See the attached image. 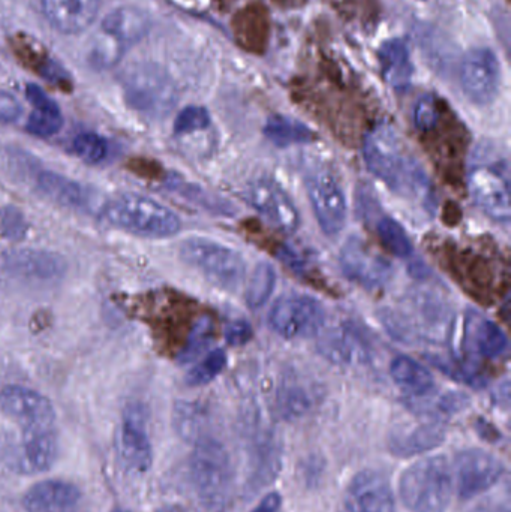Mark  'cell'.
I'll use <instances>...</instances> for the list:
<instances>
[{
  "instance_id": "34",
  "label": "cell",
  "mask_w": 511,
  "mask_h": 512,
  "mask_svg": "<svg viewBox=\"0 0 511 512\" xmlns=\"http://www.w3.org/2000/svg\"><path fill=\"white\" fill-rule=\"evenodd\" d=\"M213 336H215V322L210 316H201L195 322L185 346L180 351L179 358H177L179 363L183 366L194 363L209 348L210 343L213 342Z\"/></svg>"
},
{
  "instance_id": "42",
  "label": "cell",
  "mask_w": 511,
  "mask_h": 512,
  "mask_svg": "<svg viewBox=\"0 0 511 512\" xmlns=\"http://www.w3.org/2000/svg\"><path fill=\"white\" fill-rule=\"evenodd\" d=\"M23 116L20 101L11 93L0 90V125H11Z\"/></svg>"
},
{
  "instance_id": "35",
  "label": "cell",
  "mask_w": 511,
  "mask_h": 512,
  "mask_svg": "<svg viewBox=\"0 0 511 512\" xmlns=\"http://www.w3.org/2000/svg\"><path fill=\"white\" fill-rule=\"evenodd\" d=\"M276 286V271L269 262H260L252 271L246 289V303L251 309H260L269 301Z\"/></svg>"
},
{
  "instance_id": "46",
  "label": "cell",
  "mask_w": 511,
  "mask_h": 512,
  "mask_svg": "<svg viewBox=\"0 0 511 512\" xmlns=\"http://www.w3.org/2000/svg\"><path fill=\"white\" fill-rule=\"evenodd\" d=\"M159 512H183V510H180V508H177V507H170V508H165V510H162Z\"/></svg>"
},
{
  "instance_id": "43",
  "label": "cell",
  "mask_w": 511,
  "mask_h": 512,
  "mask_svg": "<svg viewBox=\"0 0 511 512\" xmlns=\"http://www.w3.org/2000/svg\"><path fill=\"white\" fill-rule=\"evenodd\" d=\"M252 334H254V331H252L251 324L243 321V319L230 322L225 328V339H227L228 345L231 346L246 345L252 339Z\"/></svg>"
},
{
  "instance_id": "7",
  "label": "cell",
  "mask_w": 511,
  "mask_h": 512,
  "mask_svg": "<svg viewBox=\"0 0 511 512\" xmlns=\"http://www.w3.org/2000/svg\"><path fill=\"white\" fill-rule=\"evenodd\" d=\"M123 92L132 110L152 119L167 116L177 104L173 80L153 63L131 66L123 77Z\"/></svg>"
},
{
  "instance_id": "41",
  "label": "cell",
  "mask_w": 511,
  "mask_h": 512,
  "mask_svg": "<svg viewBox=\"0 0 511 512\" xmlns=\"http://www.w3.org/2000/svg\"><path fill=\"white\" fill-rule=\"evenodd\" d=\"M26 231V221H24L23 215L15 207L14 209L8 207V209L0 212V233L6 239L17 242V240L24 239V236L27 234Z\"/></svg>"
},
{
  "instance_id": "27",
  "label": "cell",
  "mask_w": 511,
  "mask_h": 512,
  "mask_svg": "<svg viewBox=\"0 0 511 512\" xmlns=\"http://www.w3.org/2000/svg\"><path fill=\"white\" fill-rule=\"evenodd\" d=\"M381 74L389 86L396 90H407L413 80L414 66L410 51L402 39L393 38L384 42L378 51Z\"/></svg>"
},
{
  "instance_id": "39",
  "label": "cell",
  "mask_w": 511,
  "mask_h": 512,
  "mask_svg": "<svg viewBox=\"0 0 511 512\" xmlns=\"http://www.w3.org/2000/svg\"><path fill=\"white\" fill-rule=\"evenodd\" d=\"M441 113H443L441 99L432 93L420 96L413 110L414 128L422 134L434 131L440 123Z\"/></svg>"
},
{
  "instance_id": "32",
  "label": "cell",
  "mask_w": 511,
  "mask_h": 512,
  "mask_svg": "<svg viewBox=\"0 0 511 512\" xmlns=\"http://www.w3.org/2000/svg\"><path fill=\"white\" fill-rule=\"evenodd\" d=\"M429 360L444 375L461 382V384L477 388V390L485 387L486 382H488L482 367L479 366V363L474 358H446L437 355V357H429Z\"/></svg>"
},
{
  "instance_id": "14",
  "label": "cell",
  "mask_w": 511,
  "mask_h": 512,
  "mask_svg": "<svg viewBox=\"0 0 511 512\" xmlns=\"http://www.w3.org/2000/svg\"><path fill=\"white\" fill-rule=\"evenodd\" d=\"M459 81L465 96L476 105L495 101L501 86V65L489 48H473L465 54L459 69Z\"/></svg>"
},
{
  "instance_id": "23",
  "label": "cell",
  "mask_w": 511,
  "mask_h": 512,
  "mask_svg": "<svg viewBox=\"0 0 511 512\" xmlns=\"http://www.w3.org/2000/svg\"><path fill=\"white\" fill-rule=\"evenodd\" d=\"M102 0H42L48 23L65 35L84 32L98 17Z\"/></svg>"
},
{
  "instance_id": "11",
  "label": "cell",
  "mask_w": 511,
  "mask_h": 512,
  "mask_svg": "<svg viewBox=\"0 0 511 512\" xmlns=\"http://www.w3.org/2000/svg\"><path fill=\"white\" fill-rule=\"evenodd\" d=\"M309 201L318 225L326 236H338L347 222V198L335 174L315 168L306 177Z\"/></svg>"
},
{
  "instance_id": "40",
  "label": "cell",
  "mask_w": 511,
  "mask_h": 512,
  "mask_svg": "<svg viewBox=\"0 0 511 512\" xmlns=\"http://www.w3.org/2000/svg\"><path fill=\"white\" fill-rule=\"evenodd\" d=\"M210 122H212V119H210L209 111L206 108L189 105V107L183 108L179 116L176 117L174 134L189 135L204 131V129L209 128Z\"/></svg>"
},
{
  "instance_id": "28",
  "label": "cell",
  "mask_w": 511,
  "mask_h": 512,
  "mask_svg": "<svg viewBox=\"0 0 511 512\" xmlns=\"http://www.w3.org/2000/svg\"><path fill=\"white\" fill-rule=\"evenodd\" d=\"M446 430L440 423L419 424L392 436L390 450L396 456L411 457L428 453L443 444Z\"/></svg>"
},
{
  "instance_id": "45",
  "label": "cell",
  "mask_w": 511,
  "mask_h": 512,
  "mask_svg": "<svg viewBox=\"0 0 511 512\" xmlns=\"http://www.w3.org/2000/svg\"><path fill=\"white\" fill-rule=\"evenodd\" d=\"M8 450L9 448L8 445H6L5 435H3L2 430H0V459L8 453Z\"/></svg>"
},
{
  "instance_id": "2",
  "label": "cell",
  "mask_w": 511,
  "mask_h": 512,
  "mask_svg": "<svg viewBox=\"0 0 511 512\" xmlns=\"http://www.w3.org/2000/svg\"><path fill=\"white\" fill-rule=\"evenodd\" d=\"M383 321L390 334L402 342L444 343L453 331L452 309L431 291L414 292L404 309L387 312Z\"/></svg>"
},
{
  "instance_id": "15",
  "label": "cell",
  "mask_w": 511,
  "mask_h": 512,
  "mask_svg": "<svg viewBox=\"0 0 511 512\" xmlns=\"http://www.w3.org/2000/svg\"><path fill=\"white\" fill-rule=\"evenodd\" d=\"M455 469L459 498L464 501L488 492L504 474L503 462L480 448L461 451L456 456Z\"/></svg>"
},
{
  "instance_id": "24",
  "label": "cell",
  "mask_w": 511,
  "mask_h": 512,
  "mask_svg": "<svg viewBox=\"0 0 511 512\" xmlns=\"http://www.w3.org/2000/svg\"><path fill=\"white\" fill-rule=\"evenodd\" d=\"M467 346L480 357L498 360L509 349V339L495 322L471 313L467 321Z\"/></svg>"
},
{
  "instance_id": "10",
  "label": "cell",
  "mask_w": 511,
  "mask_h": 512,
  "mask_svg": "<svg viewBox=\"0 0 511 512\" xmlns=\"http://www.w3.org/2000/svg\"><path fill=\"white\" fill-rule=\"evenodd\" d=\"M326 322L320 301L311 295L290 294L279 298L270 310L269 325L284 339H299L317 334Z\"/></svg>"
},
{
  "instance_id": "38",
  "label": "cell",
  "mask_w": 511,
  "mask_h": 512,
  "mask_svg": "<svg viewBox=\"0 0 511 512\" xmlns=\"http://www.w3.org/2000/svg\"><path fill=\"white\" fill-rule=\"evenodd\" d=\"M225 364H227V355L222 349L209 352L197 366L189 370L186 375V384L191 387L209 384L224 370Z\"/></svg>"
},
{
  "instance_id": "33",
  "label": "cell",
  "mask_w": 511,
  "mask_h": 512,
  "mask_svg": "<svg viewBox=\"0 0 511 512\" xmlns=\"http://www.w3.org/2000/svg\"><path fill=\"white\" fill-rule=\"evenodd\" d=\"M278 403L282 414L287 417H300L312 406L311 390L299 376H285L279 387Z\"/></svg>"
},
{
  "instance_id": "1",
  "label": "cell",
  "mask_w": 511,
  "mask_h": 512,
  "mask_svg": "<svg viewBox=\"0 0 511 512\" xmlns=\"http://www.w3.org/2000/svg\"><path fill=\"white\" fill-rule=\"evenodd\" d=\"M366 167L390 191L405 198H419L428 203L429 180L417 159L405 149L389 123H380L363 140Z\"/></svg>"
},
{
  "instance_id": "22",
  "label": "cell",
  "mask_w": 511,
  "mask_h": 512,
  "mask_svg": "<svg viewBox=\"0 0 511 512\" xmlns=\"http://www.w3.org/2000/svg\"><path fill=\"white\" fill-rule=\"evenodd\" d=\"M21 504L27 512H77L81 492L68 481H39L24 493Z\"/></svg>"
},
{
  "instance_id": "44",
  "label": "cell",
  "mask_w": 511,
  "mask_h": 512,
  "mask_svg": "<svg viewBox=\"0 0 511 512\" xmlns=\"http://www.w3.org/2000/svg\"><path fill=\"white\" fill-rule=\"evenodd\" d=\"M281 504V496H279L278 493H270V495H267L252 512H278L279 508H281Z\"/></svg>"
},
{
  "instance_id": "18",
  "label": "cell",
  "mask_w": 511,
  "mask_h": 512,
  "mask_svg": "<svg viewBox=\"0 0 511 512\" xmlns=\"http://www.w3.org/2000/svg\"><path fill=\"white\" fill-rule=\"evenodd\" d=\"M9 277L26 285L50 286L62 280L66 271L65 259L39 249H20L9 252L3 261Z\"/></svg>"
},
{
  "instance_id": "8",
  "label": "cell",
  "mask_w": 511,
  "mask_h": 512,
  "mask_svg": "<svg viewBox=\"0 0 511 512\" xmlns=\"http://www.w3.org/2000/svg\"><path fill=\"white\" fill-rule=\"evenodd\" d=\"M180 256L209 282L225 291H236L245 279L246 264L242 255L221 243L198 237L188 239L182 243Z\"/></svg>"
},
{
  "instance_id": "16",
  "label": "cell",
  "mask_w": 511,
  "mask_h": 512,
  "mask_svg": "<svg viewBox=\"0 0 511 512\" xmlns=\"http://www.w3.org/2000/svg\"><path fill=\"white\" fill-rule=\"evenodd\" d=\"M339 261L345 276L369 291L384 288L393 276L390 262L372 251L359 237L347 240Z\"/></svg>"
},
{
  "instance_id": "36",
  "label": "cell",
  "mask_w": 511,
  "mask_h": 512,
  "mask_svg": "<svg viewBox=\"0 0 511 512\" xmlns=\"http://www.w3.org/2000/svg\"><path fill=\"white\" fill-rule=\"evenodd\" d=\"M377 233L384 248L396 256V258H411L413 255V243L405 233L404 227L389 216L378 219Z\"/></svg>"
},
{
  "instance_id": "30",
  "label": "cell",
  "mask_w": 511,
  "mask_h": 512,
  "mask_svg": "<svg viewBox=\"0 0 511 512\" xmlns=\"http://www.w3.org/2000/svg\"><path fill=\"white\" fill-rule=\"evenodd\" d=\"M390 375L395 384L411 396H428L434 391V376L425 366L407 355H399L392 361Z\"/></svg>"
},
{
  "instance_id": "19",
  "label": "cell",
  "mask_w": 511,
  "mask_h": 512,
  "mask_svg": "<svg viewBox=\"0 0 511 512\" xmlns=\"http://www.w3.org/2000/svg\"><path fill=\"white\" fill-rule=\"evenodd\" d=\"M0 409L23 429L54 427L53 403L38 391L20 385H8L0 391Z\"/></svg>"
},
{
  "instance_id": "4",
  "label": "cell",
  "mask_w": 511,
  "mask_h": 512,
  "mask_svg": "<svg viewBox=\"0 0 511 512\" xmlns=\"http://www.w3.org/2000/svg\"><path fill=\"white\" fill-rule=\"evenodd\" d=\"M102 218L117 230L146 239H167L176 236L182 228V222L173 210L138 194L113 198L102 209Z\"/></svg>"
},
{
  "instance_id": "37",
  "label": "cell",
  "mask_w": 511,
  "mask_h": 512,
  "mask_svg": "<svg viewBox=\"0 0 511 512\" xmlns=\"http://www.w3.org/2000/svg\"><path fill=\"white\" fill-rule=\"evenodd\" d=\"M72 150L75 156L86 164H99L107 159L110 146L101 135L95 132H83L72 141Z\"/></svg>"
},
{
  "instance_id": "5",
  "label": "cell",
  "mask_w": 511,
  "mask_h": 512,
  "mask_svg": "<svg viewBox=\"0 0 511 512\" xmlns=\"http://www.w3.org/2000/svg\"><path fill=\"white\" fill-rule=\"evenodd\" d=\"M452 469L444 456L411 465L399 481L405 507L413 512H446L452 499Z\"/></svg>"
},
{
  "instance_id": "17",
  "label": "cell",
  "mask_w": 511,
  "mask_h": 512,
  "mask_svg": "<svg viewBox=\"0 0 511 512\" xmlns=\"http://www.w3.org/2000/svg\"><path fill=\"white\" fill-rule=\"evenodd\" d=\"M248 201L275 230L281 233H296L302 224L296 204L275 180L260 179L252 183L248 189Z\"/></svg>"
},
{
  "instance_id": "48",
  "label": "cell",
  "mask_w": 511,
  "mask_h": 512,
  "mask_svg": "<svg viewBox=\"0 0 511 512\" xmlns=\"http://www.w3.org/2000/svg\"><path fill=\"white\" fill-rule=\"evenodd\" d=\"M114 512H129V511L117 510V511H114Z\"/></svg>"
},
{
  "instance_id": "25",
  "label": "cell",
  "mask_w": 511,
  "mask_h": 512,
  "mask_svg": "<svg viewBox=\"0 0 511 512\" xmlns=\"http://www.w3.org/2000/svg\"><path fill=\"white\" fill-rule=\"evenodd\" d=\"M36 186L44 197L56 203L57 206L72 210L89 209L90 200H92L89 192L80 183L68 177L60 176L53 171H42L36 177Z\"/></svg>"
},
{
  "instance_id": "6",
  "label": "cell",
  "mask_w": 511,
  "mask_h": 512,
  "mask_svg": "<svg viewBox=\"0 0 511 512\" xmlns=\"http://www.w3.org/2000/svg\"><path fill=\"white\" fill-rule=\"evenodd\" d=\"M150 20L146 12L132 6L114 9L102 20L101 33L90 45V65L96 69L111 68L116 65L126 50L134 47L147 35Z\"/></svg>"
},
{
  "instance_id": "12",
  "label": "cell",
  "mask_w": 511,
  "mask_h": 512,
  "mask_svg": "<svg viewBox=\"0 0 511 512\" xmlns=\"http://www.w3.org/2000/svg\"><path fill=\"white\" fill-rule=\"evenodd\" d=\"M116 451L123 468L132 474H146L152 468V442L143 406H126L116 433Z\"/></svg>"
},
{
  "instance_id": "3",
  "label": "cell",
  "mask_w": 511,
  "mask_h": 512,
  "mask_svg": "<svg viewBox=\"0 0 511 512\" xmlns=\"http://www.w3.org/2000/svg\"><path fill=\"white\" fill-rule=\"evenodd\" d=\"M189 474L198 499L207 510L227 508L233 490L234 468L230 453L222 442L209 436L194 444Z\"/></svg>"
},
{
  "instance_id": "21",
  "label": "cell",
  "mask_w": 511,
  "mask_h": 512,
  "mask_svg": "<svg viewBox=\"0 0 511 512\" xmlns=\"http://www.w3.org/2000/svg\"><path fill=\"white\" fill-rule=\"evenodd\" d=\"M345 508L348 512H395L389 480L372 469L359 472L345 492Z\"/></svg>"
},
{
  "instance_id": "29",
  "label": "cell",
  "mask_w": 511,
  "mask_h": 512,
  "mask_svg": "<svg viewBox=\"0 0 511 512\" xmlns=\"http://www.w3.org/2000/svg\"><path fill=\"white\" fill-rule=\"evenodd\" d=\"M212 415L198 402H177L173 409V426L177 435L189 444L209 438Z\"/></svg>"
},
{
  "instance_id": "9",
  "label": "cell",
  "mask_w": 511,
  "mask_h": 512,
  "mask_svg": "<svg viewBox=\"0 0 511 512\" xmlns=\"http://www.w3.org/2000/svg\"><path fill=\"white\" fill-rule=\"evenodd\" d=\"M468 186L474 203L486 216L501 224L510 221V177L507 161L500 159L474 164L468 173Z\"/></svg>"
},
{
  "instance_id": "13",
  "label": "cell",
  "mask_w": 511,
  "mask_h": 512,
  "mask_svg": "<svg viewBox=\"0 0 511 512\" xmlns=\"http://www.w3.org/2000/svg\"><path fill=\"white\" fill-rule=\"evenodd\" d=\"M8 466L18 475L50 471L59 456V438L54 427L21 430V438L8 450Z\"/></svg>"
},
{
  "instance_id": "26",
  "label": "cell",
  "mask_w": 511,
  "mask_h": 512,
  "mask_svg": "<svg viewBox=\"0 0 511 512\" xmlns=\"http://www.w3.org/2000/svg\"><path fill=\"white\" fill-rule=\"evenodd\" d=\"M26 98L33 105L32 114L27 119L26 129L33 137L48 138L62 129L63 117L59 105L39 86L29 84Z\"/></svg>"
},
{
  "instance_id": "20",
  "label": "cell",
  "mask_w": 511,
  "mask_h": 512,
  "mask_svg": "<svg viewBox=\"0 0 511 512\" xmlns=\"http://www.w3.org/2000/svg\"><path fill=\"white\" fill-rule=\"evenodd\" d=\"M318 351L330 363L339 366L365 364L372 355L368 337L356 325L348 322L324 331L318 340Z\"/></svg>"
},
{
  "instance_id": "31",
  "label": "cell",
  "mask_w": 511,
  "mask_h": 512,
  "mask_svg": "<svg viewBox=\"0 0 511 512\" xmlns=\"http://www.w3.org/2000/svg\"><path fill=\"white\" fill-rule=\"evenodd\" d=\"M264 135L278 147L311 143L315 134L299 120L287 116H272L264 126Z\"/></svg>"
},
{
  "instance_id": "47",
  "label": "cell",
  "mask_w": 511,
  "mask_h": 512,
  "mask_svg": "<svg viewBox=\"0 0 511 512\" xmlns=\"http://www.w3.org/2000/svg\"><path fill=\"white\" fill-rule=\"evenodd\" d=\"M470 512H494V511L488 510V508H476V510H473Z\"/></svg>"
}]
</instances>
